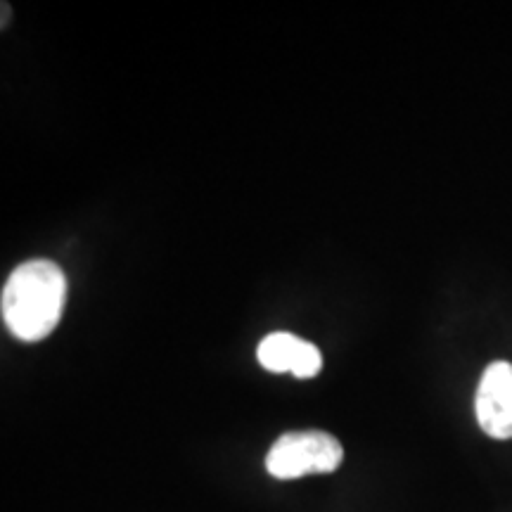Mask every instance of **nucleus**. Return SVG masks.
Segmentation results:
<instances>
[{
	"mask_svg": "<svg viewBox=\"0 0 512 512\" xmlns=\"http://www.w3.org/2000/svg\"><path fill=\"white\" fill-rule=\"evenodd\" d=\"M67 302V278L48 259H34L17 266L3 287L0 309L12 335L24 342L48 337L60 323Z\"/></svg>",
	"mask_w": 512,
	"mask_h": 512,
	"instance_id": "1",
	"label": "nucleus"
},
{
	"mask_svg": "<svg viewBox=\"0 0 512 512\" xmlns=\"http://www.w3.org/2000/svg\"><path fill=\"white\" fill-rule=\"evenodd\" d=\"M342 458V444L328 432H287L268 451L266 470L275 479L328 475V472L337 470Z\"/></svg>",
	"mask_w": 512,
	"mask_h": 512,
	"instance_id": "2",
	"label": "nucleus"
},
{
	"mask_svg": "<svg viewBox=\"0 0 512 512\" xmlns=\"http://www.w3.org/2000/svg\"><path fill=\"white\" fill-rule=\"evenodd\" d=\"M259 363L271 373H292L299 380L316 377L323 368V356L316 344L290 335V332H271L261 339L256 349Z\"/></svg>",
	"mask_w": 512,
	"mask_h": 512,
	"instance_id": "4",
	"label": "nucleus"
},
{
	"mask_svg": "<svg viewBox=\"0 0 512 512\" xmlns=\"http://www.w3.org/2000/svg\"><path fill=\"white\" fill-rule=\"evenodd\" d=\"M479 427L494 439L512 437V366L505 361L491 363L484 370L477 389Z\"/></svg>",
	"mask_w": 512,
	"mask_h": 512,
	"instance_id": "3",
	"label": "nucleus"
}]
</instances>
